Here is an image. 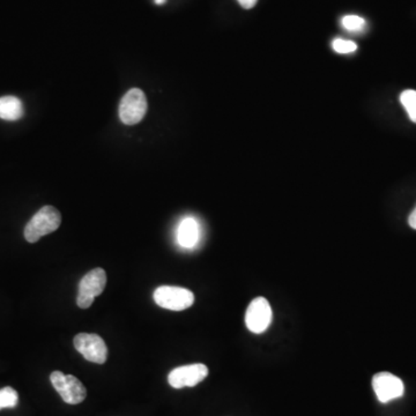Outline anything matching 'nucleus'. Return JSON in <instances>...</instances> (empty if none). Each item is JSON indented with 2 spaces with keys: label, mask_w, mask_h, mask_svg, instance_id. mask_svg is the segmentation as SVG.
I'll return each mask as SVG.
<instances>
[{
  "label": "nucleus",
  "mask_w": 416,
  "mask_h": 416,
  "mask_svg": "<svg viewBox=\"0 0 416 416\" xmlns=\"http://www.w3.org/2000/svg\"><path fill=\"white\" fill-rule=\"evenodd\" d=\"M74 347L89 362L103 364L108 357V347L97 334L79 333L74 338Z\"/></svg>",
  "instance_id": "nucleus-6"
},
{
  "label": "nucleus",
  "mask_w": 416,
  "mask_h": 416,
  "mask_svg": "<svg viewBox=\"0 0 416 416\" xmlns=\"http://www.w3.org/2000/svg\"><path fill=\"white\" fill-rule=\"evenodd\" d=\"M372 388L379 400L383 404L403 397L405 392L403 381L390 372L376 374L372 379Z\"/></svg>",
  "instance_id": "nucleus-9"
},
{
  "label": "nucleus",
  "mask_w": 416,
  "mask_h": 416,
  "mask_svg": "<svg viewBox=\"0 0 416 416\" xmlns=\"http://www.w3.org/2000/svg\"><path fill=\"white\" fill-rule=\"evenodd\" d=\"M208 376V368L197 363L190 366L179 367L169 374L168 381L174 388H194Z\"/></svg>",
  "instance_id": "nucleus-8"
},
{
  "label": "nucleus",
  "mask_w": 416,
  "mask_h": 416,
  "mask_svg": "<svg viewBox=\"0 0 416 416\" xmlns=\"http://www.w3.org/2000/svg\"><path fill=\"white\" fill-rule=\"evenodd\" d=\"M408 223H410V226L412 227V228L415 229L416 230V207L415 210H414L413 212H412V214H410V218H408Z\"/></svg>",
  "instance_id": "nucleus-17"
},
{
  "label": "nucleus",
  "mask_w": 416,
  "mask_h": 416,
  "mask_svg": "<svg viewBox=\"0 0 416 416\" xmlns=\"http://www.w3.org/2000/svg\"><path fill=\"white\" fill-rule=\"evenodd\" d=\"M148 108L146 95L141 89H130L119 105V118L126 125H136L143 121Z\"/></svg>",
  "instance_id": "nucleus-3"
},
{
  "label": "nucleus",
  "mask_w": 416,
  "mask_h": 416,
  "mask_svg": "<svg viewBox=\"0 0 416 416\" xmlns=\"http://www.w3.org/2000/svg\"><path fill=\"white\" fill-rule=\"evenodd\" d=\"M19 403V396L14 388L7 386L0 390V410L13 408Z\"/></svg>",
  "instance_id": "nucleus-13"
},
{
  "label": "nucleus",
  "mask_w": 416,
  "mask_h": 416,
  "mask_svg": "<svg viewBox=\"0 0 416 416\" xmlns=\"http://www.w3.org/2000/svg\"><path fill=\"white\" fill-rule=\"evenodd\" d=\"M332 47H333L335 52L343 54H352V52H354L357 49V45L353 41H346V40H343V38L334 40Z\"/></svg>",
  "instance_id": "nucleus-15"
},
{
  "label": "nucleus",
  "mask_w": 416,
  "mask_h": 416,
  "mask_svg": "<svg viewBox=\"0 0 416 416\" xmlns=\"http://www.w3.org/2000/svg\"><path fill=\"white\" fill-rule=\"evenodd\" d=\"M154 301L163 309L172 311H183L194 305V292L186 288L174 286H161L154 292Z\"/></svg>",
  "instance_id": "nucleus-2"
},
{
  "label": "nucleus",
  "mask_w": 416,
  "mask_h": 416,
  "mask_svg": "<svg viewBox=\"0 0 416 416\" xmlns=\"http://www.w3.org/2000/svg\"><path fill=\"white\" fill-rule=\"evenodd\" d=\"M401 105H404L410 121L416 123V90L408 89L400 95Z\"/></svg>",
  "instance_id": "nucleus-12"
},
{
  "label": "nucleus",
  "mask_w": 416,
  "mask_h": 416,
  "mask_svg": "<svg viewBox=\"0 0 416 416\" xmlns=\"http://www.w3.org/2000/svg\"><path fill=\"white\" fill-rule=\"evenodd\" d=\"M178 243L183 248H194L199 239V226L194 218H186L182 221L177 232Z\"/></svg>",
  "instance_id": "nucleus-10"
},
{
  "label": "nucleus",
  "mask_w": 416,
  "mask_h": 416,
  "mask_svg": "<svg viewBox=\"0 0 416 416\" xmlns=\"http://www.w3.org/2000/svg\"><path fill=\"white\" fill-rule=\"evenodd\" d=\"M343 28L350 30V32H359L366 27V20L359 16H346L343 18Z\"/></svg>",
  "instance_id": "nucleus-14"
},
{
  "label": "nucleus",
  "mask_w": 416,
  "mask_h": 416,
  "mask_svg": "<svg viewBox=\"0 0 416 416\" xmlns=\"http://www.w3.org/2000/svg\"><path fill=\"white\" fill-rule=\"evenodd\" d=\"M51 384L66 404L78 405L86 399V388L79 379L63 372H54L50 376Z\"/></svg>",
  "instance_id": "nucleus-5"
},
{
  "label": "nucleus",
  "mask_w": 416,
  "mask_h": 416,
  "mask_svg": "<svg viewBox=\"0 0 416 416\" xmlns=\"http://www.w3.org/2000/svg\"><path fill=\"white\" fill-rule=\"evenodd\" d=\"M165 1H167V0H155V4H158V5H163Z\"/></svg>",
  "instance_id": "nucleus-18"
},
{
  "label": "nucleus",
  "mask_w": 416,
  "mask_h": 416,
  "mask_svg": "<svg viewBox=\"0 0 416 416\" xmlns=\"http://www.w3.org/2000/svg\"><path fill=\"white\" fill-rule=\"evenodd\" d=\"M237 1H239V5L243 8H245V10H250L252 7L256 6L258 0H237Z\"/></svg>",
  "instance_id": "nucleus-16"
},
{
  "label": "nucleus",
  "mask_w": 416,
  "mask_h": 416,
  "mask_svg": "<svg viewBox=\"0 0 416 416\" xmlns=\"http://www.w3.org/2000/svg\"><path fill=\"white\" fill-rule=\"evenodd\" d=\"M61 223V215L54 206L42 207L25 228V239L29 243H36L43 236L56 232Z\"/></svg>",
  "instance_id": "nucleus-1"
},
{
  "label": "nucleus",
  "mask_w": 416,
  "mask_h": 416,
  "mask_svg": "<svg viewBox=\"0 0 416 416\" xmlns=\"http://www.w3.org/2000/svg\"><path fill=\"white\" fill-rule=\"evenodd\" d=\"M25 114L21 100L16 96L0 97V118L4 121H18Z\"/></svg>",
  "instance_id": "nucleus-11"
},
{
  "label": "nucleus",
  "mask_w": 416,
  "mask_h": 416,
  "mask_svg": "<svg viewBox=\"0 0 416 416\" xmlns=\"http://www.w3.org/2000/svg\"><path fill=\"white\" fill-rule=\"evenodd\" d=\"M272 321V309L264 297H257L249 304L245 314V324L252 333H263Z\"/></svg>",
  "instance_id": "nucleus-7"
},
{
  "label": "nucleus",
  "mask_w": 416,
  "mask_h": 416,
  "mask_svg": "<svg viewBox=\"0 0 416 416\" xmlns=\"http://www.w3.org/2000/svg\"><path fill=\"white\" fill-rule=\"evenodd\" d=\"M107 285V273L103 268H94L81 279L76 304L81 309H88L96 296L101 295Z\"/></svg>",
  "instance_id": "nucleus-4"
}]
</instances>
